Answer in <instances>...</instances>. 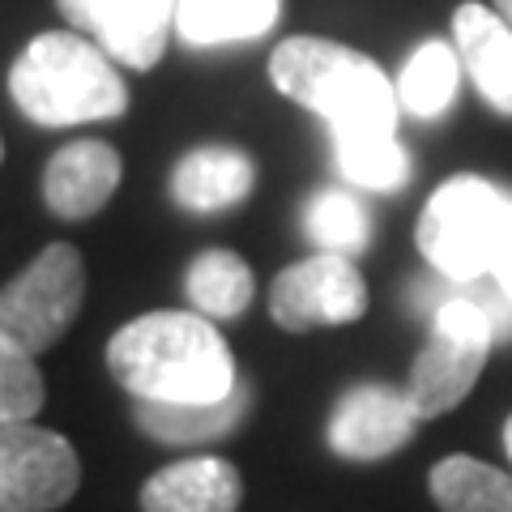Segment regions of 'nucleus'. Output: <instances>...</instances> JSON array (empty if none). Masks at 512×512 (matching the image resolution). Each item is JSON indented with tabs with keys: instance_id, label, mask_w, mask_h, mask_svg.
<instances>
[{
	"instance_id": "1",
	"label": "nucleus",
	"mask_w": 512,
	"mask_h": 512,
	"mask_svg": "<svg viewBox=\"0 0 512 512\" xmlns=\"http://www.w3.org/2000/svg\"><path fill=\"white\" fill-rule=\"evenodd\" d=\"M107 367L137 402H222L235 393V359L210 316L146 312L107 342Z\"/></svg>"
},
{
	"instance_id": "2",
	"label": "nucleus",
	"mask_w": 512,
	"mask_h": 512,
	"mask_svg": "<svg viewBox=\"0 0 512 512\" xmlns=\"http://www.w3.org/2000/svg\"><path fill=\"white\" fill-rule=\"evenodd\" d=\"M269 82L325 120L333 141L397 137V82H389L372 56L346 43L312 35L282 39L269 56Z\"/></svg>"
},
{
	"instance_id": "3",
	"label": "nucleus",
	"mask_w": 512,
	"mask_h": 512,
	"mask_svg": "<svg viewBox=\"0 0 512 512\" xmlns=\"http://www.w3.org/2000/svg\"><path fill=\"white\" fill-rule=\"evenodd\" d=\"M9 94L22 116L43 128L116 120L128 111V86L111 56L69 30H47L26 43L9 69Z\"/></svg>"
},
{
	"instance_id": "4",
	"label": "nucleus",
	"mask_w": 512,
	"mask_h": 512,
	"mask_svg": "<svg viewBox=\"0 0 512 512\" xmlns=\"http://www.w3.org/2000/svg\"><path fill=\"white\" fill-rule=\"evenodd\" d=\"M512 192L483 175H453L444 180L419 214V252L444 282H483L491 278L495 239L504 227Z\"/></svg>"
},
{
	"instance_id": "5",
	"label": "nucleus",
	"mask_w": 512,
	"mask_h": 512,
	"mask_svg": "<svg viewBox=\"0 0 512 512\" xmlns=\"http://www.w3.org/2000/svg\"><path fill=\"white\" fill-rule=\"evenodd\" d=\"M495 342H500V329L478 295L440 299V308L431 312V333L406 376V397L414 414L440 419L457 402H466Z\"/></svg>"
},
{
	"instance_id": "6",
	"label": "nucleus",
	"mask_w": 512,
	"mask_h": 512,
	"mask_svg": "<svg viewBox=\"0 0 512 512\" xmlns=\"http://www.w3.org/2000/svg\"><path fill=\"white\" fill-rule=\"evenodd\" d=\"M86 303V261L73 244H47L5 291L0 329L30 355L52 350Z\"/></svg>"
},
{
	"instance_id": "7",
	"label": "nucleus",
	"mask_w": 512,
	"mask_h": 512,
	"mask_svg": "<svg viewBox=\"0 0 512 512\" xmlns=\"http://www.w3.org/2000/svg\"><path fill=\"white\" fill-rule=\"evenodd\" d=\"M82 483L77 448L35 423L0 427V512H52Z\"/></svg>"
},
{
	"instance_id": "8",
	"label": "nucleus",
	"mask_w": 512,
	"mask_h": 512,
	"mask_svg": "<svg viewBox=\"0 0 512 512\" xmlns=\"http://www.w3.org/2000/svg\"><path fill=\"white\" fill-rule=\"evenodd\" d=\"M367 312V282L350 256L316 252L286 265L269 286V316L286 333H308L325 325H350Z\"/></svg>"
},
{
	"instance_id": "9",
	"label": "nucleus",
	"mask_w": 512,
	"mask_h": 512,
	"mask_svg": "<svg viewBox=\"0 0 512 512\" xmlns=\"http://www.w3.org/2000/svg\"><path fill=\"white\" fill-rule=\"evenodd\" d=\"M64 22L128 69H154L167 52L180 0H56Z\"/></svg>"
},
{
	"instance_id": "10",
	"label": "nucleus",
	"mask_w": 512,
	"mask_h": 512,
	"mask_svg": "<svg viewBox=\"0 0 512 512\" xmlns=\"http://www.w3.org/2000/svg\"><path fill=\"white\" fill-rule=\"evenodd\" d=\"M419 423L423 419L414 414L406 389H393V384H355L333 406L325 436L333 453L346 461H380V457H393L397 448H406Z\"/></svg>"
},
{
	"instance_id": "11",
	"label": "nucleus",
	"mask_w": 512,
	"mask_h": 512,
	"mask_svg": "<svg viewBox=\"0 0 512 512\" xmlns=\"http://www.w3.org/2000/svg\"><path fill=\"white\" fill-rule=\"evenodd\" d=\"M124 163L107 141H69L43 167V201L64 222L94 218L120 188Z\"/></svg>"
},
{
	"instance_id": "12",
	"label": "nucleus",
	"mask_w": 512,
	"mask_h": 512,
	"mask_svg": "<svg viewBox=\"0 0 512 512\" xmlns=\"http://www.w3.org/2000/svg\"><path fill=\"white\" fill-rule=\"evenodd\" d=\"M244 478L227 457H184L141 487V512H239Z\"/></svg>"
},
{
	"instance_id": "13",
	"label": "nucleus",
	"mask_w": 512,
	"mask_h": 512,
	"mask_svg": "<svg viewBox=\"0 0 512 512\" xmlns=\"http://www.w3.org/2000/svg\"><path fill=\"white\" fill-rule=\"evenodd\" d=\"M453 47L487 107L512 116V26L495 9L470 0L453 13Z\"/></svg>"
},
{
	"instance_id": "14",
	"label": "nucleus",
	"mask_w": 512,
	"mask_h": 512,
	"mask_svg": "<svg viewBox=\"0 0 512 512\" xmlns=\"http://www.w3.org/2000/svg\"><path fill=\"white\" fill-rule=\"evenodd\" d=\"M256 163L235 146H201L184 154L171 171V197L192 214L231 210L252 192Z\"/></svg>"
},
{
	"instance_id": "15",
	"label": "nucleus",
	"mask_w": 512,
	"mask_h": 512,
	"mask_svg": "<svg viewBox=\"0 0 512 512\" xmlns=\"http://www.w3.org/2000/svg\"><path fill=\"white\" fill-rule=\"evenodd\" d=\"M252 406V389L244 380L222 402H137L133 423L158 444H205L239 427Z\"/></svg>"
},
{
	"instance_id": "16",
	"label": "nucleus",
	"mask_w": 512,
	"mask_h": 512,
	"mask_svg": "<svg viewBox=\"0 0 512 512\" xmlns=\"http://www.w3.org/2000/svg\"><path fill=\"white\" fill-rule=\"evenodd\" d=\"M282 0H180L175 35L192 47L248 43L274 30Z\"/></svg>"
},
{
	"instance_id": "17",
	"label": "nucleus",
	"mask_w": 512,
	"mask_h": 512,
	"mask_svg": "<svg viewBox=\"0 0 512 512\" xmlns=\"http://www.w3.org/2000/svg\"><path fill=\"white\" fill-rule=\"evenodd\" d=\"M427 487L440 512H512V474L466 453L436 461Z\"/></svg>"
},
{
	"instance_id": "18",
	"label": "nucleus",
	"mask_w": 512,
	"mask_h": 512,
	"mask_svg": "<svg viewBox=\"0 0 512 512\" xmlns=\"http://www.w3.org/2000/svg\"><path fill=\"white\" fill-rule=\"evenodd\" d=\"M184 291L201 316L235 320V316H244V308L252 303L256 282H252V269L244 256H235L227 248H210V252L192 256V265L184 274Z\"/></svg>"
},
{
	"instance_id": "19",
	"label": "nucleus",
	"mask_w": 512,
	"mask_h": 512,
	"mask_svg": "<svg viewBox=\"0 0 512 512\" xmlns=\"http://www.w3.org/2000/svg\"><path fill=\"white\" fill-rule=\"evenodd\" d=\"M461 86V56L453 43L427 39L419 52L406 60L402 77H397V99H402V111L419 120H436L444 116L457 99Z\"/></svg>"
},
{
	"instance_id": "20",
	"label": "nucleus",
	"mask_w": 512,
	"mask_h": 512,
	"mask_svg": "<svg viewBox=\"0 0 512 512\" xmlns=\"http://www.w3.org/2000/svg\"><path fill=\"white\" fill-rule=\"evenodd\" d=\"M303 231H308V239L320 252H338V256H359L367 248V235H372L363 205L338 188H325L308 201Z\"/></svg>"
},
{
	"instance_id": "21",
	"label": "nucleus",
	"mask_w": 512,
	"mask_h": 512,
	"mask_svg": "<svg viewBox=\"0 0 512 512\" xmlns=\"http://www.w3.org/2000/svg\"><path fill=\"white\" fill-rule=\"evenodd\" d=\"M338 171L350 184L367 192H397L410 180V154L397 137H363V141H333Z\"/></svg>"
},
{
	"instance_id": "22",
	"label": "nucleus",
	"mask_w": 512,
	"mask_h": 512,
	"mask_svg": "<svg viewBox=\"0 0 512 512\" xmlns=\"http://www.w3.org/2000/svg\"><path fill=\"white\" fill-rule=\"evenodd\" d=\"M43 372L30 350L0 329V427L5 423H30L43 410Z\"/></svg>"
},
{
	"instance_id": "23",
	"label": "nucleus",
	"mask_w": 512,
	"mask_h": 512,
	"mask_svg": "<svg viewBox=\"0 0 512 512\" xmlns=\"http://www.w3.org/2000/svg\"><path fill=\"white\" fill-rule=\"evenodd\" d=\"M491 286L512 303V201L504 210V227L495 239V256H491Z\"/></svg>"
},
{
	"instance_id": "24",
	"label": "nucleus",
	"mask_w": 512,
	"mask_h": 512,
	"mask_svg": "<svg viewBox=\"0 0 512 512\" xmlns=\"http://www.w3.org/2000/svg\"><path fill=\"white\" fill-rule=\"evenodd\" d=\"M491 9L500 13V18H504V22L512 26V0H491Z\"/></svg>"
},
{
	"instance_id": "25",
	"label": "nucleus",
	"mask_w": 512,
	"mask_h": 512,
	"mask_svg": "<svg viewBox=\"0 0 512 512\" xmlns=\"http://www.w3.org/2000/svg\"><path fill=\"white\" fill-rule=\"evenodd\" d=\"M504 448H508V457H512V414H508V423H504Z\"/></svg>"
},
{
	"instance_id": "26",
	"label": "nucleus",
	"mask_w": 512,
	"mask_h": 512,
	"mask_svg": "<svg viewBox=\"0 0 512 512\" xmlns=\"http://www.w3.org/2000/svg\"><path fill=\"white\" fill-rule=\"evenodd\" d=\"M0 158H5V146H0Z\"/></svg>"
}]
</instances>
